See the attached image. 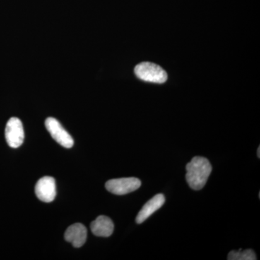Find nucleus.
<instances>
[{"label": "nucleus", "mask_w": 260, "mask_h": 260, "mask_svg": "<svg viewBox=\"0 0 260 260\" xmlns=\"http://www.w3.org/2000/svg\"><path fill=\"white\" fill-rule=\"evenodd\" d=\"M141 181L138 178H121L111 179L106 183V189L109 192L117 195H124L139 189Z\"/></svg>", "instance_id": "obj_3"}, {"label": "nucleus", "mask_w": 260, "mask_h": 260, "mask_svg": "<svg viewBox=\"0 0 260 260\" xmlns=\"http://www.w3.org/2000/svg\"><path fill=\"white\" fill-rule=\"evenodd\" d=\"M257 155H258V157H259V158H260V147H259V148H258Z\"/></svg>", "instance_id": "obj_11"}, {"label": "nucleus", "mask_w": 260, "mask_h": 260, "mask_svg": "<svg viewBox=\"0 0 260 260\" xmlns=\"http://www.w3.org/2000/svg\"><path fill=\"white\" fill-rule=\"evenodd\" d=\"M135 74L139 79L149 83H164L168 79L167 72L161 67L150 62L136 65Z\"/></svg>", "instance_id": "obj_2"}, {"label": "nucleus", "mask_w": 260, "mask_h": 260, "mask_svg": "<svg viewBox=\"0 0 260 260\" xmlns=\"http://www.w3.org/2000/svg\"><path fill=\"white\" fill-rule=\"evenodd\" d=\"M186 170L187 184L194 190H200L206 184L212 172V166L208 159L196 156L186 164Z\"/></svg>", "instance_id": "obj_1"}, {"label": "nucleus", "mask_w": 260, "mask_h": 260, "mask_svg": "<svg viewBox=\"0 0 260 260\" xmlns=\"http://www.w3.org/2000/svg\"><path fill=\"white\" fill-rule=\"evenodd\" d=\"M114 229L112 220L105 215H100L90 224L92 233L97 237H110L114 232Z\"/></svg>", "instance_id": "obj_9"}, {"label": "nucleus", "mask_w": 260, "mask_h": 260, "mask_svg": "<svg viewBox=\"0 0 260 260\" xmlns=\"http://www.w3.org/2000/svg\"><path fill=\"white\" fill-rule=\"evenodd\" d=\"M5 138L11 148H19L23 143L25 134L22 121L17 117H12L7 123Z\"/></svg>", "instance_id": "obj_5"}, {"label": "nucleus", "mask_w": 260, "mask_h": 260, "mask_svg": "<svg viewBox=\"0 0 260 260\" xmlns=\"http://www.w3.org/2000/svg\"><path fill=\"white\" fill-rule=\"evenodd\" d=\"M165 197L162 194H158L154 196L153 198L145 203L144 206L137 215V223H143L150 215H153L155 212L160 209L165 203Z\"/></svg>", "instance_id": "obj_8"}, {"label": "nucleus", "mask_w": 260, "mask_h": 260, "mask_svg": "<svg viewBox=\"0 0 260 260\" xmlns=\"http://www.w3.org/2000/svg\"><path fill=\"white\" fill-rule=\"evenodd\" d=\"M229 260H256V256L255 253L251 249H246L239 251H232L229 252L228 255Z\"/></svg>", "instance_id": "obj_10"}, {"label": "nucleus", "mask_w": 260, "mask_h": 260, "mask_svg": "<svg viewBox=\"0 0 260 260\" xmlns=\"http://www.w3.org/2000/svg\"><path fill=\"white\" fill-rule=\"evenodd\" d=\"M64 239L75 248L81 247L87 239V229L81 223L70 225L64 233Z\"/></svg>", "instance_id": "obj_7"}, {"label": "nucleus", "mask_w": 260, "mask_h": 260, "mask_svg": "<svg viewBox=\"0 0 260 260\" xmlns=\"http://www.w3.org/2000/svg\"><path fill=\"white\" fill-rule=\"evenodd\" d=\"M36 194L41 201L51 203L55 199L56 183L54 178L44 177L39 179L36 184Z\"/></svg>", "instance_id": "obj_6"}, {"label": "nucleus", "mask_w": 260, "mask_h": 260, "mask_svg": "<svg viewBox=\"0 0 260 260\" xmlns=\"http://www.w3.org/2000/svg\"><path fill=\"white\" fill-rule=\"evenodd\" d=\"M45 126L53 139L61 146L70 148L74 145V140L71 135L61 126L60 123L53 117L46 119Z\"/></svg>", "instance_id": "obj_4"}]
</instances>
